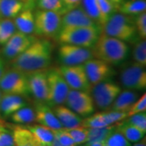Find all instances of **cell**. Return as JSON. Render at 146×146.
Segmentation results:
<instances>
[{"label": "cell", "mask_w": 146, "mask_h": 146, "mask_svg": "<svg viewBox=\"0 0 146 146\" xmlns=\"http://www.w3.org/2000/svg\"><path fill=\"white\" fill-rule=\"evenodd\" d=\"M52 53L50 39L37 37L24 52L11 60V68L26 73L46 69L52 61Z\"/></svg>", "instance_id": "obj_1"}, {"label": "cell", "mask_w": 146, "mask_h": 146, "mask_svg": "<svg viewBox=\"0 0 146 146\" xmlns=\"http://www.w3.org/2000/svg\"><path fill=\"white\" fill-rule=\"evenodd\" d=\"M91 50L94 58L110 65H119L123 63L129 55V46L127 42L103 33H100Z\"/></svg>", "instance_id": "obj_2"}, {"label": "cell", "mask_w": 146, "mask_h": 146, "mask_svg": "<svg viewBox=\"0 0 146 146\" xmlns=\"http://www.w3.org/2000/svg\"><path fill=\"white\" fill-rule=\"evenodd\" d=\"M102 33L125 42H136L140 39L134 21L122 13H113L102 27Z\"/></svg>", "instance_id": "obj_3"}, {"label": "cell", "mask_w": 146, "mask_h": 146, "mask_svg": "<svg viewBox=\"0 0 146 146\" xmlns=\"http://www.w3.org/2000/svg\"><path fill=\"white\" fill-rule=\"evenodd\" d=\"M101 33L102 29L99 26L75 27L60 30L55 39L60 44H70L92 49Z\"/></svg>", "instance_id": "obj_4"}, {"label": "cell", "mask_w": 146, "mask_h": 146, "mask_svg": "<svg viewBox=\"0 0 146 146\" xmlns=\"http://www.w3.org/2000/svg\"><path fill=\"white\" fill-rule=\"evenodd\" d=\"M0 90L3 94L29 97L31 94L28 73L12 68L6 69L0 79Z\"/></svg>", "instance_id": "obj_5"}, {"label": "cell", "mask_w": 146, "mask_h": 146, "mask_svg": "<svg viewBox=\"0 0 146 146\" xmlns=\"http://www.w3.org/2000/svg\"><path fill=\"white\" fill-rule=\"evenodd\" d=\"M61 16L50 11H36L34 13L33 35L40 38H56L60 31Z\"/></svg>", "instance_id": "obj_6"}, {"label": "cell", "mask_w": 146, "mask_h": 146, "mask_svg": "<svg viewBox=\"0 0 146 146\" xmlns=\"http://www.w3.org/2000/svg\"><path fill=\"white\" fill-rule=\"evenodd\" d=\"M47 82L48 95L46 103L50 107L64 104L71 89L63 78L59 68H53L47 70Z\"/></svg>", "instance_id": "obj_7"}, {"label": "cell", "mask_w": 146, "mask_h": 146, "mask_svg": "<svg viewBox=\"0 0 146 146\" xmlns=\"http://www.w3.org/2000/svg\"><path fill=\"white\" fill-rule=\"evenodd\" d=\"M91 89L95 106L102 110L110 108L122 90L117 84L106 80L94 85Z\"/></svg>", "instance_id": "obj_8"}, {"label": "cell", "mask_w": 146, "mask_h": 146, "mask_svg": "<svg viewBox=\"0 0 146 146\" xmlns=\"http://www.w3.org/2000/svg\"><path fill=\"white\" fill-rule=\"evenodd\" d=\"M58 68L70 89L88 93L91 92L92 86L88 80L84 64L73 66L62 65Z\"/></svg>", "instance_id": "obj_9"}, {"label": "cell", "mask_w": 146, "mask_h": 146, "mask_svg": "<svg viewBox=\"0 0 146 146\" xmlns=\"http://www.w3.org/2000/svg\"><path fill=\"white\" fill-rule=\"evenodd\" d=\"M65 104L80 116L87 117L95 110V104L90 93L70 89Z\"/></svg>", "instance_id": "obj_10"}, {"label": "cell", "mask_w": 146, "mask_h": 146, "mask_svg": "<svg viewBox=\"0 0 146 146\" xmlns=\"http://www.w3.org/2000/svg\"><path fill=\"white\" fill-rule=\"evenodd\" d=\"M58 54L60 63L66 66L84 64L94 58L91 49L70 44H61Z\"/></svg>", "instance_id": "obj_11"}, {"label": "cell", "mask_w": 146, "mask_h": 146, "mask_svg": "<svg viewBox=\"0 0 146 146\" xmlns=\"http://www.w3.org/2000/svg\"><path fill=\"white\" fill-rule=\"evenodd\" d=\"M36 38L37 37L34 35L25 34L16 30L10 39L3 46L1 54L5 60H12L24 52Z\"/></svg>", "instance_id": "obj_12"}, {"label": "cell", "mask_w": 146, "mask_h": 146, "mask_svg": "<svg viewBox=\"0 0 146 146\" xmlns=\"http://www.w3.org/2000/svg\"><path fill=\"white\" fill-rule=\"evenodd\" d=\"M120 81L126 89L145 90L146 89L145 68L136 63L127 67L121 72Z\"/></svg>", "instance_id": "obj_13"}, {"label": "cell", "mask_w": 146, "mask_h": 146, "mask_svg": "<svg viewBox=\"0 0 146 146\" xmlns=\"http://www.w3.org/2000/svg\"><path fill=\"white\" fill-rule=\"evenodd\" d=\"M84 67L92 87L106 80L113 73L110 64L95 58L86 61L84 63Z\"/></svg>", "instance_id": "obj_14"}, {"label": "cell", "mask_w": 146, "mask_h": 146, "mask_svg": "<svg viewBox=\"0 0 146 146\" xmlns=\"http://www.w3.org/2000/svg\"><path fill=\"white\" fill-rule=\"evenodd\" d=\"M47 70L46 68L28 73L30 94L36 101L45 102L48 95Z\"/></svg>", "instance_id": "obj_15"}, {"label": "cell", "mask_w": 146, "mask_h": 146, "mask_svg": "<svg viewBox=\"0 0 146 146\" xmlns=\"http://www.w3.org/2000/svg\"><path fill=\"white\" fill-rule=\"evenodd\" d=\"M83 26H98V25L91 18H89L80 7L68 11L61 16L60 30L75 28V27Z\"/></svg>", "instance_id": "obj_16"}, {"label": "cell", "mask_w": 146, "mask_h": 146, "mask_svg": "<svg viewBox=\"0 0 146 146\" xmlns=\"http://www.w3.org/2000/svg\"><path fill=\"white\" fill-rule=\"evenodd\" d=\"M35 121L38 124L46 126L52 130L63 127L61 123L54 115L52 108L45 102L36 101L35 103Z\"/></svg>", "instance_id": "obj_17"}, {"label": "cell", "mask_w": 146, "mask_h": 146, "mask_svg": "<svg viewBox=\"0 0 146 146\" xmlns=\"http://www.w3.org/2000/svg\"><path fill=\"white\" fill-rule=\"evenodd\" d=\"M27 106L24 97L15 94H3L0 102V115L4 118L10 117L14 112Z\"/></svg>", "instance_id": "obj_18"}, {"label": "cell", "mask_w": 146, "mask_h": 146, "mask_svg": "<svg viewBox=\"0 0 146 146\" xmlns=\"http://www.w3.org/2000/svg\"><path fill=\"white\" fill-rule=\"evenodd\" d=\"M53 110L63 127L72 128L81 126V116L75 113L73 110L68 108V106L59 105L54 106Z\"/></svg>", "instance_id": "obj_19"}, {"label": "cell", "mask_w": 146, "mask_h": 146, "mask_svg": "<svg viewBox=\"0 0 146 146\" xmlns=\"http://www.w3.org/2000/svg\"><path fill=\"white\" fill-rule=\"evenodd\" d=\"M29 3L27 4L26 7L13 19V21L18 31L22 32L25 34L33 35L34 13L33 12V8L29 7Z\"/></svg>", "instance_id": "obj_20"}, {"label": "cell", "mask_w": 146, "mask_h": 146, "mask_svg": "<svg viewBox=\"0 0 146 146\" xmlns=\"http://www.w3.org/2000/svg\"><path fill=\"white\" fill-rule=\"evenodd\" d=\"M138 98H139L138 93H136L134 90H130V89H125L123 91L121 90V92L117 96L114 102L110 106L111 110L127 113L131 106L138 99Z\"/></svg>", "instance_id": "obj_21"}, {"label": "cell", "mask_w": 146, "mask_h": 146, "mask_svg": "<svg viewBox=\"0 0 146 146\" xmlns=\"http://www.w3.org/2000/svg\"><path fill=\"white\" fill-rule=\"evenodd\" d=\"M29 2L25 3L21 0H0V18L14 19L26 7Z\"/></svg>", "instance_id": "obj_22"}, {"label": "cell", "mask_w": 146, "mask_h": 146, "mask_svg": "<svg viewBox=\"0 0 146 146\" xmlns=\"http://www.w3.org/2000/svg\"><path fill=\"white\" fill-rule=\"evenodd\" d=\"M115 130L119 131L123 136L131 143H135L141 141L145 136L146 131L139 129L138 127L127 123L123 120L117 123L115 125Z\"/></svg>", "instance_id": "obj_23"}, {"label": "cell", "mask_w": 146, "mask_h": 146, "mask_svg": "<svg viewBox=\"0 0 146 146\" xmlns=\"http://www.w3.org/2000/svg\"><path fill=\"white\" fill-rule=\"evenodd\" d=\"M80 7L89 18H91L98 24V26L101 27V29L106 24V20L100 10L97 0H82Z\"/></svg>", "instance_id": "obj_24"}, {"label": "cell", "mask_w": 146, "mask_h": 146, "mask_svg": "<svg viewBox=\"0 0 146 146\" xmlns=\"http://www.w3.org/2000/svg\"><path fill=\"white\" fill-rule=\"evenodd\" d=\"M27 128L30 131L34 140L37 143L45 144V145H51L54 141V131L50 127L41 124L27 126Z\"/></svg>", "instance_id": "obj_25"}, {"label": "cell", "mask_w": 146, "mask_h": 146, "mask_svg": "<svg viewBox=\"0 0 146 146\" xmlns=\"http://www.w3.org/2000/svg\"><path fill=\"white\" fill-rule=\"evenodd\" d=\"M14 146H36V141L27 127L16 126L12 131Z\"/></svg>", "instance_id": "obj_26"}, {"label": "cell", "mask_w": 146, "mask_h": 146, "mask_svg": "<svg viewBox=\"0 0 146 146\" xmlns=\"http://www.w3.org/2000/svg\"><path fill=\"white\" fill-rule=\"evenodd\" d=\"M120 13L132 16H136L146 11L145 0H127L123 1L117 8Z\"/></svg>", "instance_id": "obj_27"}, {"label": "cell", "mask_w": 146, "mask_h": 146, "mask_svg": "<svg viewBox=\"0 0 146 146\" xmlns=\"http://www.w3.org/2000/svg\"><path fill=\"white\" fill-rule=\"evenodd\" d=\"M11 120L19 124H30L35 122L34 110L30 107L25 106L16 110L10 116Z\"/></svg>", "instance_id": "obj_28"}, {"label": "cell", "mask_w": 146, "mask_h": 146, "mask_svg": "<svg viewBox=\"0 0 146 146\" xmlns=\"http://www.w3.org/2000/svg\"><path fill=\"white\" fill-rule=\"evenodd\" d=\"M16 30L13 19L0 18V45L3 46Z\"/></svg>", "instance_id": "obj_29"}, {"label": "cell", "mask_w": 146, "mask_h": 146, "mask_svg": "<svg viewBox=\"0 0 146 146\" xmlns=\"http://www.w3.org/2000/svg\"><path fill=\"white\" fill-rule=\"evenodd\" d=\"M115 130V125H110L99 128H88L89 135L87 142H104L106 139ZM86 142V143H87Z\"/></svg>", "instance_id": "obj_30"}, {"label": "cell", "mask_w": 146, "mask_h": 146, "mask_svg": "<svg viewBox=\"0 0 146 146\" xmlns=\"http://www.w3.org/2000/svg\"><path fill=\"white\" fill-rule=\"evenodd\" d=\"M36 3L40 10L50 11L61 16L66 13L62 0H37Z\"/></svg>", "instance_id": "obj_31"}, {"label": "cell", "mask_w": 146, "mask_h": 146, "mask_svg": "<svg viewBox=\"0 0 146 146\" xmlns=\"http://www.w3.org/2000/svg\"><path fill=\"white\" fill-rule=\"evenodd\" d=\"M133 60L135 63L142 67H146V41L145 39H141L136 41L132 51Z\"/></svg>", "instance_id": "obj_32"}, {"label": "cell", "mask_w": 146, "mask_h": 146, "mask_svg": "<svg viewBox=\"0 0 146 146\" xmlns=\"http://www.w3.org/2000/svg\"><path fill=\"white\" fill-rule=\"evenodd\" d=\"M81 126L87 128H99V127H107L110 125L107 124L102 113L99 112L94 115H89L85 119H82Z\"/></svg>", "instance_id": "obj_33"}, {"label": "cell", "mask_w": 146, "mask_h": 146, "mask_svg": "<svg viewBox=\"0 0 146 146\" xmlns=\"http://www.w3.org/2000/svg\"><path fill=\"white\" fill-rule=\"evenodd\" d=\"M69 135L72 136L74 142L76 145L85 144L88 141V135L89 131L88 128L83 126H79L72 128H66Z\"/></svg>", "instance_id": "obj_34"}, {"label": "cell", "mask_w": 146, "mask_h": 146, "mask_svg": "<svg viewBox=\"0 0 146 146\" xmlns=\"http://www.w3.org/2000/svg\"><path fill=\"white\" fill-rule=\"evenodd\" d=\"M105 146H131V142L127 141L119 131L115 130L104 141Z\"/></svg>", "instance_id": "obj_35"}, {"label": "cell", "mask_w": 146, "mask_h": 146, "mask_svg": "<svg viewBox=\"0 0 146 146\" xmlns=\"http://www.w3.org/2000/svg\"><path fill=\"white\" fill-rule=\"evenodd\" d=\"M124 122L130 125L138 127L139 129L146 131V113L145 112H141L135 115L127 116Z\"/></svg>", "instance_id": "obj_36"}, {"label": "cell", "mask_w": 146, "mask_h": 146, "mask_svg": "<svg viewBox=\"0 0 146 146\" xmlns=\"http://www.w3.org/2000/svg\"><path fill=\"white\" fill-rule=\"evenodd\" d=\"M54 131V139L63 146H76L72 136L69 135L65 127H61L59 129Z\"/></svg>", "instance_id": "obj_37"}, {"label": "cell", "mask_w": 146, "mask_h": 146, "mask_svg": "<svg viewBox=\"0 0 146 146\" xmlns=\"http://www.w3.org/2000/svg\"><path fill=\"white\" fill-rule=\"evenodd\" d=\"M104 119L106 121L108 125H113L115 123H117L122 120L125 119L127 117V113L126 112H121V111H117V110H107L102 112Z\"/></svg>", "instance_id": "obj_38"}, {"label": "cell", "mask_w": 146, "mask_h": 146, "mask_svg": "<svg viewBox=\"0 0 146 146\" xmlns=\"http://www.w3.org/2000/svg\"><path fill=\"white\" fill-rule=\"evenodd\" d=\"M138 36L141 39H145L146 37V12L144 11L136 16L134 21Z\"/></svg>", "instance_id": "obj_39"}, {"label": "cell", "mask_w": 146, "mask_h": 146, "mask_svg": "<svg viewBox=\"0 0 146 146\" xmlns=\"http://www.w3.org/2000/svg\"><path fill=\"white\" fill-rule=\"evenodd\" d=\"M146 111V94H144L141 98H138V99L135 102V103L131 106V107L127 112V116L135 115L141 112Z\"/></svg>", "instance_id": "obj_40"}, {"label": "cell", "mask_w": 146, "mask_h": 146, "mask_svg": "<svg viewBox=\"0 0 146 146\" xmlns=\"http://www.w3.org/2000/svg\"><path fill=\"white\" fill-rule=\"evenodd\" d=\"M98 4L99 6V8L102 15L104 16L106 20L107 21L110 15H112L115 12V6L113 5L109 0H97Z\"/></svg>", "instance_id": "obj_41"}, {"label": "cell", "mask_w": 146, "mask_h": 146, "mask_svg": "<svg viewBox=\"0 0 146 146\" xmlns=\"http://www.w3.org/2000/svg\"><path fill=\"white\" fill-rule=\"evenodd\" d=\"M0 146H14L12 133L7 130L0 131Z\"/></svg>", "instance_id": "obj_42"}, {"label": "cell", "mask_w": 146, "mask_h": 146, "mask_svg": "<svg viewBox=\"0 0 146 146\" xmlns=\"http://www.w3.org/2000/svg\"><path fill=\"white\" fill-rule=\"evenodd\" d=\"M63 6L66 12L70 10H72L74 8H76L80 7L82 0H62Z\"/></svg>", "instance_id": "obj_43"}, {"label": "cell", "mask_w": 146, "mask_h": 146, "mask_svg": "<svg viewBox=\"0 0 146 146\" xmlns=\"http://www.w3.org/2000/svg\"><path fill=\"white\" fill-rule=\"evenodd\" d=\"M6 70V64L5 59L2 56V54H0V79L2 77V76L3 75V73Z\"/></svg>", "instance_id": "obj_44"}, {"label": "cell", "mask_w": 146, "mask_h": 146, "mask_svg": "<svg viewBox=\"0 0 146 146\" xmlns=\"http://www.w3.org/2000/svg\"><path fill=\"white\" fill-rule=\"evenodd\" d=\"M84 146H105L104 142L96 141V142H87Z\"/></svg>", "instance_id": "obj_45"}, {"label": "cell", "mask_w": 146, "mask_h": 146, "mask_svg": "<svg viewBox=\"0 0 146 146\" xmlns=\"http://www.w3.org/2000/svg\"><path fill=\"white\" fill-rule=\"evenodd\" d=\"M131 146H146V139L145 136H144L141 141H137V142H135L134 145Z\"/></svg>", "instance_id": "obj_46"}, {"label": "cell", "mask_w": 146, "mask_h": 146, "mask_svg": "<svg viewBox=\"0 0 146 146\" xmlns=\"http://www.w3.org/2000/svg\"><path fill=\"white\" fill-rule=\"evenodd\" d=\"M109 1L113 4V5L115 6V9L117 10V8L122 4V3H123L124 0H109Z\"/></svg>", "instance_id": "obj_47"}, {"label": "cell", "mask_w": 146, "mask_h": 146, "mask_svg": "<svg viewBox=\"0 0 146 146\" xmlns=\"http://www.w3.org/2000/svg\"><path fill=\"white\" fill-rule=\"evenodd\" d=\"M50 145H51V146H63V145H61L60 143H58V141H56L55 139H54V141H53L52 144H51Z\"/></svg>", "instance_id": "obj_48"}, {"label": "cell", "mask_w": 146, "mask_h": 146, "mask_svg": "<svg viewBox=\"0 0 146 146\" xmlns=\"http://www.w3.org/2000/svg\"><path fill=\"white\" fill-rule=\"evenodd\" d=\"M36 146H51L50 145H45V144H41V143H37L36 141Z\"/></svg>", "instance_id": "obj_49"}, {"label": "cell", "mask_w": 146, "mask_h": 146, "mask_svg": "<svg viewBox=\"0 0 146 146\" xmlns=\"http://www.w3.org/2000/svg\"><path fill=\"white\" fill-rule=\"evenodd\" d=\"M6 130H7V129L4 127V126L0 123V131H6Z\"/></svg>", "instance_id": "obj_50"}, {"label": "cell", "mask_w": 146, "mask_h": 146, "mask_svg": "<svg viewBox=\"0 0 146 146\" xmlns=\"http://www.w3.org/2000/svg\"><path fill=\"white\" fill-rule=\"evenodd\" d=\"M2 96H3V92L0 90V102H1V98H2Z\"/></svg>", "instance_id": "obj_51"}, {"label": "cell", "mask_w": 146, "mask_h": 146, "mask_svg": "<svg viewBox=\"0 0 146 146\" xmlns=\"http://www.w3.org/2000/svg\"><path fill=\"white\" fill-rule=\"evenodd\" d=\"M21 1H23V2H25V3H27V2H29L30 0H21Z\"/></svg>", "instance_id": "obj_52"}, {"label": "cell", "mask_w": 146, "mask_h": 146, "mask_svg": "<svg viewBox=\"0 0 146 146\" xmlns=\"http://www.w3.org/2000/svg\"><path fill=\"white\" fill-rule=\"evenodd\" d=\"M76 146H84V145H76Z\"/></svg>", "instance_id": "obj_53"}]
</instances>
